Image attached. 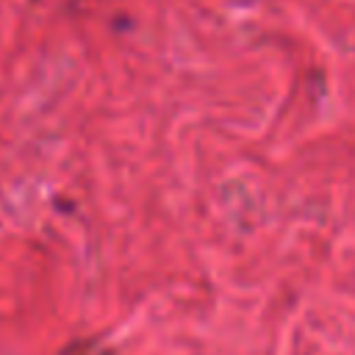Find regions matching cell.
Masks as SVG:
<instances>
[]
</instances>
